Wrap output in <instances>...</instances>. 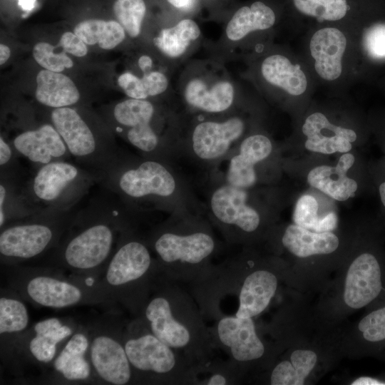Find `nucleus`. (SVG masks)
<instances>
[{
  "mask_svg": "<svg viewBox=\"0 0 385 385\" xmlns=\"http://www.w3.org/2000/svg\"><path fill=\"white\" fill-rule=\"evenodd\" d=\"M309 297L284 287L270 321L259 325L272 343L273 358L252 381L270 385H309L317 382L344 358L342 325L317 312Z\"/></svg>",
  "mask_w": 385,
  "mask_h": 385,
  "instance_id": "nucleus-1",
  "label": "nucleus"
},
{
  "mask_svg": "<svg viewBox=\"0 0 385 385\" xmlns=\"http://www.w3.org/2000/svg\"><path fill=\"white\" fill-rule=\"evenodd\" d=\"M130 226L112 200L96 198L76 211L57 246L37 265L62 270L96 284L106 269L120 232Z\"/></svg>",
  "mask_w": 385,
  "mask_h": 385,
  "instance_id": "nucleus-2",
  "label": "nucleus"
},
{
  "mask_svg": "<svg viewBox=\"0 0 385 385\" xmlns=\"http://www.w3.org/2000/svg\"><path fill=\"white\" fill-rule=\"evenodd\" d=\"M195 299L161 274L140 317L149 330L181 354L191 367L210 360L214 350L209 327Z\"/></svg>",
  "mask_w": 385,
  "mask_h": 385,
  "instance_id": "nucleus-3",
  "label": "nucleus"
},
{
  "mask_svg": "<svg viewBox=\"0 0 385 385\" xmlns=\"http://www.w3.org/2000/svg\"><path fill=\"white\" fill-rule=\"evenodd\" d=\"M283 261L253 260L230 262L215 267L200 284L192 287L193 296L202 314L215 317L220 300L228 294L237 297L235 316L255 318L269 308L284 285Z\"/></svg>",
  "mask_w": 385,
  "mask_h": 385,
  "instance_id": "nucleus-4",
  "label": "nucleus"
},
{
  "mask_svg": "<svg viewBox=\"0 0 385 385\" xmlns=\"http://www.w3.org/2000/svg\"><path fill=\"white\" fill-rule=\"evenodd\" d=\"M384 303L385 259L378 248L369 247L344 261L314 305L325 319L342 325L355 312Z\"/></svg>",
  "mask_w": 385,
  "mask_h": 385,
  "instance_id": "nucleus-5",
  "label": "nucleus"
},
{
  "mask_svg": "<svg viewBox=\"0 0 385 385\" xmlns=\"http://www.w3.org/2000/svg\"><path fill=\"white\" fill-rule=\"evenodd\" d=\"M160 276L147 241L128 226L120 232L115 249L96 284L117 305L133 317H140Z\"/></svg>",
  "mask_w": 385,
  "mask_h": 385,
  "instance_id": "nucleus-6",
  "label": "nucleus"
},
{
  "mask_svg": "<svg viewBox=\"0 0 385 385\" xmlns=\"http://www.w3.org/2000/svg\"><path fill=\"white\" fill-rule=\"evenodd\" d=\"M6 286L36 306L63 309L79 305L117 306L96 284L61 270L37 265H1Z\"/></svg>",
  "mask_w": 385,
  "mask_h": 385,
  "instance_id": "nucleus-7",
  "label": "nucleus"
},
{
  "mask_svg": "<svg viewBox=\"0 0 385 385\" xmlns=\"http://www.w3.org/2000/svg\"><path fill=\"white\" fill-rule=\"evenodd\" d=\"M281 245L294 259L284 264V285L303 295L321 293L341 267L327 260L335 256L341 247L340 238L332 231L315 232L292 224L284 229Z\"/></svg>",
  "mask_w": 385,
  "mask_h": 385,
  "instance_id": "nucleus-8",
  "label": "nucleus"
},
{
  "mask_svg": "<svg viewBox=\"0 0 385 385\" xmlns=\"http://www.w3.org/2000/svg\"><path fill=\"white\" fill-rule=\"evenodd\" d=\"M146 241L155 255L160 274L167 279L195 287L215 270L211 259L217 244L206 230L163 227L155 230Z\"/></svg>",
  "mask_w": 385,
  "mask_h": 385,
  "instance_id": "nucleus-9",
  "label": "nucleus"
},
{
  "mask_svg": "<svg viewBox=\"0 0 385 385\" xmlns=\"http://www.w3.org/2000/svg\"><path fill=\"white\" fill-rule=\"evenodd\" d=\"M123 343L134 384H190L192 367L155 336L141 317L126 321Z\"/></svg>",
  "mask_w": 385,
  "mask_h": 385,
  "instance_id": "nucleus-10",
  "label": "nucleus"
},
{
  "mask_svg": "<svg viewBox=\"0 0 385 385\" xmlns=\"http://www.w3.org/2000/svg\"><path fill=\"white\" fill-rule=\"evenodd\" d=\"M101 175L68 160L50 162L34 169L23 183L24 197L34 213L74 209Z\"/></svg>",
  "mask_w": 385,
  "mask_h": 385,
  "instance_id": "nucleus-11",
  "label": "nucleus"
},
{
  "mask_svg": "<svg viewBox=\"0 0 385 385\" xmlns=\"http://www.w3.org/2000/svg\"><path fill=\"white\" fill-rule=\"evenodd\" d=\"M76 211L36 213L0 228L1 265H27L52 251L71 223Z\"/></svg>",
  "mask_w": 385,
  "mask_h": 385,
  "instance_id": "nucleus-12",
  "label": "nucleus"
},
{
  "mask_svg": "<svg viewBox=\"0 0 385 385\" xmlns=\"http://www.w3.org/2000/svg\"><path fill=\"white\" fill-rule=\"evenodd\" d=\"M101 176L99 184L125 200L165 199L176 189L173 174L155 158L133 160L121 153Z\"/></svg>",
  "mask_w": 385,
  "mask_h": 385,
  "instance_id": "nucleus-13",
  "label": "nucleus"
},
{
  "mask_svg": "<svg viewBox=\"0 0 385 385\" xmlns=\"http://www.w3.org/2000/svg\"><path fill=\"white\" fill-rule=\"evenodd\" d=\"M49 118L71 158L85 168L101 175L122 153L110 135L98 131L87 118L75 108H53Z\"/></svg>",
  "mask_w": 385,
  "mask_h": 385,
  "instance_id": "nucleus-14",
  "label": "nucleus"
},
{
  "mask_svg": "<svg viewBox=\"0 0 385 385\" xmlns=\"http://www.w3.org/2000/svg\"><path fill=\"white\" fill-rule=\"evenodd\" d=\"M214 349L223 350L250 381L270 364L274 348L255 318L224 315L209 327Z\"/></svg>",
  "mask_w": 385,
  "mask_h": 385,
  "instance_id": "nucleus-15",
  "label": "nucleus"
},
{
  "mask_svg": "<svg viewBox=\"0 0 385 385\" xmlns=\"http://www.w3.org/2000/svg\"><path fill=\"white\" fill-rule=\"evenodd\" d=\"M126 321L109 310L88 324L89 359L98 384H134L123 343Z\"/></svg>",
  "mask_w": 385,
  "mask_h": 385,
  "instance_id": "nucleus-16",
  "label": "nucleus"
},
{
  "mask_svg": "<svg viewBox=\"0 0 385 385\" xmlns=\"http://www.w3.org/2000/svg\"><path fill=\"white\" fill-rule=\"evenodd\" d=\"M78 325L72 319L59 317H50L35 323L19 342L9 372L20 377L29 366H36L45 371Z\"/></svg>",
  "mask_w": 385,
  "mask_h": 385,
  "instance_id": "nucleus-17",
  "label": "nucleus"
},
{
  "mask_svg": "<svg viewBox=\"0 0 385 385\" xmlns=\"http://www.w3.org/2000/svg\"><path fill=\"white\" fill-rule=\"evenodd\" d=\"M154 115V106L145 99L130 98L118 103L112 111L115 132L150 158L160 153V139L152 126Z\"/></svg>",
  "mask_w": 385,
  "mask_h": 385,
  "instance_id": "nucleus-18",
  "label": "nucleus"
},
{
  "mask_svg": "<svg viewBox=\"0 0 385 385\" xmlns=\"http://www.w3.org/2000/svg\"><path fill=\"white\" fill-rule=\"evenodd\" d=\"M88 325L79 324L48 367L43 381L52 384H98L89 355Z\"/></svg>",
  "mask_w": 385,
  "mask_h": 385,
  "instance_id": "nucleus-19",
  "label": "nucleus"
},
{
  "mask_svg": "<svg viewBox=\"0 0 385 385\" xmlns=\"http://www.w3.org/2000/svg\"><path fill=\"white\" fill-rule=\"evenodd\" d=\"M341 349L343 357L374 356L385 359V303L367 310L349 325H343Z\"/></svg>",
  "mask_w": 385,
  "mask_h": 385,
  "instance_id": "nucleus-20",
  "label": "nucleus"
},
{
  "mask_svg": "<svg viewBox=\"0 0 385 385\" xmlns=\"http://www.w3.org/2000/svg\"><path fill=\"white\" fill-rule=\"evenodd\" d=\"M247 198L245 189L230 184L217 188L211 196L212 212L225 230L230 232V237L233 230L238 234L251 235L260 227V216L247 204Z\"/></svg>",
  "mask_w": 385,
  "mask_h": 385,
  "instance_id": "nucleus-21",
  "label": "nucleus"
},
{
  "mask_svg": "<svg viewBox=\"0 0 385 385\" xmlns=\"http://www.w3.org/2000/svg\"><path fill=\"white\" fill-rule=\"evenodd\" d=\"M25 300L7 286L0 289V356L4 368L11 367L16 346L29 329Z\"/></svg>",
  "mask_w": 385,
  "mask_h": 385,
  "instance_id": "nucleus-22",
  "label": "nucleus"
},
{
  "mask_svg": "<svg viewBox=\"0 0 385 385\" xmlns=\"http://www.w3.org/2000/svg\"><path fill=\"white\" fill-rule=\"evenodd\" d=\"M244 129V122L237 117L230 118L223 122H202L193 130L192 150L202 160L219 158L241 136Z\"/></svg>",
  "mask_w": 385,
  "mask_h": 385,
  "instance_id": "nucleus-23",
  "label": "nucleus"
},
{
  "mask_svg": "<svg viewBox=\"0 0 385 385\" xmlns=\"http://www.w3.org/2000/svg\"><path fill=\"white\" fill-rule=\"evenodd\" d=\"M346 46V38L338 29L323 28L314 33L309 48L315 70L321 78L333 81L340 76Z\"/></svg>",
  "mask_w": 385,
  "mask_h": 385,
  "instance_id": "nucleus-24",
  "label": "nucleus"
},
{
  "mask_svg": "<svg viewBox=\"0 0 385 385\" xmlns=\"http://www.w3.org/2000/svg\"><path fill=\"white\" fill-rule=\"evenodd\" d=\"M187 103L191 106L209 113H220L232 104L235 91L227 81H219L208 85L200 78H193L185 86Z\"/></svg>",
  "mask_w": 385,
  "mask_h": 385,
  "instance_id": "nucleus-25",
  "label": "nucleus"
},
{
  "mask_svg": "<svg viewBox=\"0 0 385 385\" xmlns=\"http://www.w3.org/2000/svg\"><path fill=\"white\" fill-rule=\"evenodd\" d=\"M36 101L48 108L71 107L81 98L73 81L61 72L41 70L36 76Z\"/></svg>",
  "mask_w": 385,
  "mask_h": 385,
  "instance_id": "nucleus-26",
  "label": "nucleus"
},
{
  "mask_svg": "<svg viewBox=\"0 0 385 385\" xmlns=\"http://www.w3.org/2000/svg\"><path fill=\"white\" fill-rule=\"evenodd\" d=\"M264 78L270 84L281 88L289 94L299 96L307 89V81L299 65H294L285 56L275 54L266 58L262 63Z\"/></svg>",
  "mask_w": 385,
  "mask_h": 385,
  "instance_id": "nucleus-27",
  "label": "nucleus"
},
{
  "mask_svg": "<svg viewBox=\"0 0 385 385\" xmlns=\"http://www.w3.org/2000/svg\"><path fill=\"white\" fill-rule=\"evenodd\" d=\"M275 21L274 10L263 1H256L234 14L227 25L226 35L230 40L237 41L252 31L271 28Z\"/></svg>",
  "mask_w": 385,
  "mask_h": 385,
  "instance_id": "nucleus-28",
  "label": "nucleus"
},
{
  "mask_svg": "<svg viewBox=\"0 0 385 385\" xmlns=\"http://www.w3.org/2000/svg\"><path fill=\"white\" fill-rule=\"evenodd\" d=\"M307 182L313 188L338 201L354 195L358 188L355 180L349 178L336 167L319 165L309 171Z\"/></svg>",
  "mask_w": 385,
  "mask_h": 385,
  "instance_id": "nucleus-29",
  "label": "nucleus"
},
{
  "mask_svg": "<svg viewBox=\"0 0 385 385\" xmlns=\"http://www.w3.org/2000/svg\"><path fill=\"white\" fill-rule=\"evenodd\" d=\"M24 182L21 178L0 176V228L35 214L24 197Z\"/></svg>",
  "mask_w": 385,
  "mask_h": 385,
  "instance_id": "nucleus-30",
  "label": "nucleus"
},
{
  "mask_svg": "<svg viewBox=\"0 0 385 385\" xmlns=\"http://www.w3.org/2000/svg\"><path fill=\"white\" fill-rule=\"evenodd\" d=\"M73 33L86 45L97 44L106 50L114 48L123 42L125 36V31L118 21L96 19L78 23Z\"/></svg>",
  "mask_w": 385,
  "mask_h": 385,
  "instance_id": "nucleus-31",
  "label": "nucleus"
},
{
  "mask_svg": "<svg viewBox=\"0 0 385 385\" xmlns=\"http://www.w3.org/2000/svg\"><path fill=\"white\" fill-rule=\"evenodd\" d=\"M200 35V29L196 22L185 19L173 27L162 29L153 43L167 56L177 58L183 54Z\"/></svg>",
  "mask_w": 385,
  "mask_h": 385,
  "instance_id": "nucleus-32",
  "label": "nucleus"
},
{
  "mask_svg": "<svg viewBox=\"0 0 385 385\" xmlns=\"http://www.w3.org/2000/svg\"><path fill=\"white\" fill-rule=\"evenodd\" d=\"M247 380L242 371L230 359L207 362L191 368L190 384H237Z\"/></svg>",
  "mask_w": 385,
  "mask_h": 385,
  "instance_id": "nucleus-33",
  "label": "nucleus"
},
{
  "mask_svg": "<svg viewBox=\"0 0 385 385\" xmlns=\"http://www.w3.org/2000/svg\"><path fill=\"white\" fill-rule=\"evenodd\" d=\"M292 2L299 13L319 21L342 20L352 9L350 0H292Z\"/></svg>",
  "mask_w": 385,
  "mask_h": 385,
  "instance_id": "nucleus-34",
  "label": "nucleus"
},
{
  "mask_svg": "<svg viewBox=\"0 0 385 385\" xmlns=\"http://www.w3.org/2000/svg\"><path fill=\"white\" fill-rule=\"evenodd\" d=\"M118 22L133 38L141 31V25L146 12L143 0H115L113 6Z\"/></svg>",
  "mask_w": 385,
  "mask_h": 385,
  "instance_id": "nucleus-35",
  "label": "nucleus"
},
{
  "mask_svg": "<svg viewBox=\"0 0 385 385\" xmlns=\"http://www.w3.org/2000/svg\"><path fill=\"white\" fill-rule=\"evenodd\" d=\"M302 130L307 138L314 135L327 137L337 135L344 137L351 143L357 138L354 130L331 123L323 113L319 112L314 113L306 118Z\"/></svg>",
  "mask_w": 385,
  "mask_h": 385,
  "instance_id": "nucleus-36",
  "label": "nucleus"
},
{
  "mask_svg": "<svg viewBox=\"0 0 385 385\" xmlns=\"http://www.w3.org/2000/svg\"><path fill=\"white\" fill-rule=\"evenodd\" d=\"M33 56L41 66L46 70L61 72L65 68H70L73 63L63 50L56 51V47L46 42H39L33 48Z\"/></svg>",
  "mask_w": 385,
  "mask_h": 385,
  "instance_id": "nucleus-37",
  "label": "nucleus"
},
{
  "mask_svg": "<svg viewBox=\"0 0 385 385\" xmlns=\"http://www.w3.org/2000/svg\"><path fill=\"white\" fill-rule=\"evenodd\" d=\"M364 50L373 61L385 60V21H376L364 31L362 38Z\"/></svg>",
  "mask_w": 385,
  "mask_h": 385,
  "instance_id": "nucleus-38",
  "label": "nucleus"
},
{
  "mask_svg": "<svg viewBox=\"0 0 385 385\" xmlns=\"http://www.w3.org/2000/svg\"><path fill=\"white\" fill-rule=\"evenodd\" d=\"M318 202L312 195H304L299 198L293 214L294 224L316 231L321 217H317Z\"/></svg>",
  "mask_w": 385,
  "mask_h": 385,
  "instance_id": "nucleus-39",
  "label": "nucleus"
},
{
  "mask_svg": "<svg viewBox=\"0 0 385 385\" xmlns=\"http://www.w3.org/2000/svg\"><path fill=\"white\" fill-rule=\"evenodd\" d=\"M304 145L310 151L323 154L347 153L351 149V142L337 135L329 137L322 135H311L307 137Z\"/></svg>",
  "mask_w": 385,
  "mask_h": 385,
  "instance_id": "nucleus-40",
  "label": "nucleus"
},
{
  "mask_svg": "<svg viewBox=\"0 0 385 385\" xmlns=\"http://www.w3.org/2000/svg\"><path fill=\"white\" fill-rule=\"evenodd\" d=\"M272 150L270 140L265 135L257 134L246 138L241 143L239 153L256 164L267 158Z\"/></svg>",
  "mask_w": 385,
  "mask_h": 385,
  "instance_id": "nucleus-41",
  "label": "nucleus"
},
{
  "mask_svg": "<svg viewBox=\"0 0 385 385\" xmlns=\"http://www.w3.org/2000/svg\"><path fill=\"white\" fill-rule=\"evenodd\" d=\"M20 155L11 143L2 135L0 136V176L24 178V170L19 163Z\"/></svg>",
  "mask_w": 385,
  "mask_h": 385,
  "instance_id": "nucleus-42",
  "label": "nucleus"
},
{
  "mask_svg": "<svg viewBox=\"0 0 385 385\" xmlns=\"http://www.w3.org/2000/svg\"><path fill=\"white\" fill-rule=\"evenodd\" d=\"M118 83L129 98L135 99H146L148 98L141 78L130 72L122 73L118 78Z\"/></svg>",
  "mask_w": 385,
  "mask_h": 385,
  "instance_id": "nucleus-43",
  "label": "nucleus"
},
{
  "mask_svg": "<svg viewBox=\"0 0 385 385\" xmlns=\"http://www.w3.org/2000/svg\"><path fill=\"white\" fill-rule=\"evenodd\" d=\"M141 81L148 98L163 93L168 85L167 77L160 71L144 72Z\"/></svg>",
  "mask_w": 385,
  "mask_h": 385,
  "instance_id": "nucleus-44",
  "label": "nucleus"
},
{
  "mask_svg": "<svg viewBox=\"0 0 385 385\" xmlns=\"http://www.w3.org/2000/svg\"><path fill=\"white\" fill-rule=\"evenodd\" d=\"M59 46L65 52L77 57H83L88 52L86 44L73 32L67 31L63 34Z\"/></svg>",
  "mask_w": 385,
  "mask_h": 385,
  "instance_id": "nucleus-45",
  "label": "nucleus"
},
{
  "mask_svg": "<svg viewBox=\"0 0 385 385\" xmlns=\"http://www.w3.org/2000/svg\"><path fill=\"white\" fill-rule=\"evenodd\" d=\"M351 385H385V379L368 376H358L346 383Z\"/></svg>",
  "mask_w": 385,
  "mask_h": 385,
  "instance_id": "nucleus-46",
  "label": "nucleus"
},
{
  "mask_svg": "<svg viewBox=\"0 0 385 385\" xmlns=\"http://www.w3.org/2000/svg\"><path fill=\"white\" fill-rule=\"evenodd\" d=\"M355 161L354 156L351 153H344L343 154L337 165L336 168L337 170H339L340 172L346 174L348 170L353 165Z\"/></svg>",
  "mask_w": 385,
  "mask_h": 385,
  "instance_id": "nucleus-47",
  "label": "nucleus"
},
{
  "mask_svg": "<svg viewBox=\"0 0 385 385\" xmlns=\"http://www.w3.org/2000/svg\"><path fill=\"white\" fill-rule=\"evenodd\" d=\"M174 7L179 9H187L190 8L194 0H167Z\"/></svg>",
  "mask_w": 385,
  "mask_h": 385,
  "instance_id": "nucleus-48",
  "label": "nucleus"
},
{
  "mask_svg": "<svg viewBox=\"0 0 385 385\" xmlns=\"http://www.w3.org/2000/svg\"><path fill=\"white\" fill-rule=\"evenodd\" d=\"M152 63V59L148 56H142L138 60L139 67L143 72L149 71Z\"/></svg>",
  "mask_w": 385,
  "mask_h": 385,
  "instance_id": "nucleus-49",
  "label": "nucleus"
},
{
  "mask_svg": "<svg viewBox=\"0 0 385 385\" xmlns=\"http://www.w3.org/2000/svg\"><path fill=\"white\" fill-rule=\"evenodd\" d=\"M10 48L5 44H0V64L5 63L10 57Z\"/></svg>",
  "mask_w": 385,
  "mask_h": 385,
  "instance_id": "nucleus-50",
  "label": "nucleus"
},
{
  "mask_svg": "<svg viewBox=\"0 0 385 385\" xmlns=\"http://www.w3.org/2000/svg\"><path fill=\"white\" fill-rule=\"evenodd\" d=\"M378 191L382 207L385 210V180H381L378 185Z\"/></svg>",
  "mask_w": 385,
  "mask_h": 385,
  "instance_id": "nucleus-51",
  "label": "nucleus"
},
{
  "mask_svg": "<svg viewBox=\"0 0 385 385\" xmlns=\"http://www.w3.org/2000/svg\"><path fill=\"white\" fill-rule=\"evenodd\" d=\"M19 5L24 10H31L34 6L35 0H19Z\"/></svg>",
  "mask_w": 385,
  "mask_h": 385,
  "instance_id": "nucleus-52",
  "label": "nucleus"
}]
</instances>
